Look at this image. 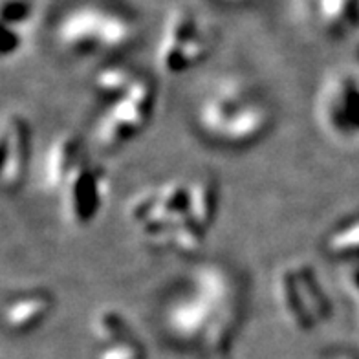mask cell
I'll return each instance as SVG.
<instances>
[{
    "label": "cell",
    "instance_id": "5",
    "mask_svg": "<svg viewBox=\"0 0 359 359\" xmlns=\"http://www.w3.org/2000/svg\"><path fill=\"white\" fill-rule=\"evenodd\" d=\"M156 107V85L142 76L116 100L109 101L95 121L94 137L104 149L130 142L149 125Z\"/></svg>",
    "mask_w": 359,
    "mask_h": 359
},
{
    "label": "cell",
    "instance_id": "15",
    "mask_svg": "<svg viewBox=\"0 0 359 359\" xmlns=\"http://www.w3.org/2000/svg\"><path fill=\"white\" fill-rule=\"evenodd\" d=\"M137 77L140 74L134 72L133 68L123 67V65H109V67H103L95 72V76L92 77V88L101 100L109 103L125 94Z\"/></svg>",
    "mask_w": 359,
    "mask_h": 359
},
{
    "label": "cell",
    "instance_id": "9",
    "mask_svg": "<svg viewBox=\"0 0 359 359\" xmlns=\"http://www.w3.org/2000/svg\"><path fill=\"white\" fill-rule=\"evenodd\" d=\"M85 161L81 137L74 133H61L48 143L41 163V185L50 194H59L72 172Z\"/></svg>",
    "mask_w": 359,
    "mask_h": 359
},
{
    "label": "cell",
    "instance_id": "4",
    "mask_svg": "<svg viewBox=\"0 0 359 359\" xmlns=\"http://www.w3.org/2000/svg\"><path fill=\"white\" fill-rule=\"evenodd\" d=\"M211 32L198 11L178 6L167 13L154 52L156 67L163 76H184L208 59Z\"/></svg>",
    "mask_w": 359,
    "mask_h": 359
},
{
    "label": "cell",
    "instance_id": "18",
    "mask_svg": "<svg viewBox=\"0 0 359 359\" xmlns=\"http://www.w3.org/2000/svg\"><path fill=\"white\" fill-rule=\"evenodd\" d=\"M2 29H15L28 34L34 28L35 4L32 0H4L0 8Z\"/></svg>",
    "mask_w": 359,
    "mask_h": 359
},
{
    "label": "cell",
    "instance_id": "23",
    "mask_svg": "<svg viewBox=\"0 0 359 359\" xmlns=\"http://www.w3.org/2000/svg\"><path fill=\"white\" fill-rule=\"evenodd\" d=\"M354 59H355V61L359 62V46L355 48V52H354Z\"/></svg>",
    "mask_w": 359,
    "mask_h": 359
},
{
    "label": "cell",
    "instance_id": "21",
    "mask_svg": "<svg viewBox=\"0 0 359 359\" xmlns=\"http://www.w3.org/2000/svg\"><path fill=\"white\" fill-rule=\"evenodd\" d=\"M222 4H242V2H248V0H218Z\"/></svg>",
    "mask_w": 359,
    "mask_h": 359
},
{
    "label": "cell",
    "instance_id": "13",
    "mask_svg": "<svg viewBox=\"0 0 359 359\" xmlns=\"http://www.w3.org/2000/svg\"><path fill=\"white\" fill-rule=\"evenodd\" d=\"M293 264L297 269L299 283H301L308 312L312 316L316 326H321L332 316L330 295H328L325 284H323L321 275H319L317 268L310 260H293Z\"/></svg>",
    "mask_w": 359,
    "mask_h": 359
},
{
    "label": "cell",
    "instance_id": "1",
    "mask_svg": "<svg viewBox=\"0 0 359 359\" xmlns=\"http://www.w3.org/2000/svg\"><path fill=\"white\" fill-rule=\"evenodd\" d=\"M241 319V280L218 260L191 266L161 303L165 336L180 346L198 348L205 358L229 354Z\"/></svg>",
    "mask_w": 359,
    "mask_h": 359
},
{
    "label": "cell",
    "instance_id": "10",
    "mask_svg": "<svg viewBox=\"0 0 359 359\" xmlns=\"http://www.w3.org/2000/svg\"><path fill=\"white\" fill-rule=\"evenodd\" d=\"M271 293L283 321L295 332H312L317 326L308 312L297 269L293 260L275 269L271 279Z\"/></svg>",
    "mask_w": 359,
    "mask_h": 359
},
{
    "label": "cell",
    "instance_id": "8",
    "mask_svg": "<svg viewBox=\"0 0 359 359\" xmlns=\"http://www.w3.org/2000/svg\"><path fill=\"white\" fill-rule=\"evenodd\" d=\"M32 130L28 121L17 112L8 114L2 123V187L17 191L26 178Z\"/></svg>",
    "mask_w": 359,
    "mask_h": 359
},
{
    "label": "cell",
    "instance_id": "16",
    "mask_svg": "<svg viewBox=\"0 0 359 359\" xmlns=\"http://www.w3.org/2000/svg\"><path fill=\"white\" fill-rule=\"evenodd\" d=\"M90 332H92L97 345L123 339V337L134 334L130 325H128L127 316L121 310L112 306H101L100 310H95L92 319H90Z\"/></svg>",
    "mask_w": 359,
    "mask_h": 359
},
{
    "label": "cell",
    "instance_id": "17",
    "mask_svg": "<svg viewBox=\"0 0 359 359\" xmlns=\"http://www.w3.org/2000/svg\"><path fill=\"white\" fill-rule=\"evenodd\" d=\"M323 248L330 257H350L359 253V218H350L332 227L325 236Z\"/></svg>",
    "mask_w": 359,
    "mask_h": 359
},
{
    "label": "cell",
    "instance_id": "11",
    "mask_svg": "<svg viewBox=\"0 0 359 359\" xmlns=\"http://www.w3.org/2000/svg\"><path fill=\"white\" fill-rule=\"evenodd\" d=\"M55 299L50 290L32 288L15 293L2 308L4 328L15 336H22L43 325L52 316Z\"/></svg>",
    "mask_w": 359,
    "mask_h": 359
},
{
    "label": "cell",
    "instance_id": "6",
    "mask_svg": "<svg viewBox=\"0 0 359 359\" xmlns=\"http://www.w3.org/2000/svg\"><path fill=\"white\" fill-rule=\"evenodd\" d=\"M316 119L330 142L352 145L359 142V79L334 72L321 81L316 94Z\"/></svg>",
    "mask_w": 359,
    "mask_h": 359
},
{
    "label": "cell",
    "instance_id": "14",
    "mask_svg": "<svg viewBox=\"0 0 359 359\" xmlns=\"http://www.w3.org/2000/svg\"><path fill=\"white\" fill-rule=\"evenodd\" d=\"M191 217L203 229H211L218 213V189L213 178L209 176H191Z\"/></svg>",
    "mask_w": 359,
    "mask_h": 359
},
{
    "label": "cell",
    "instance_id": "20",
    "mask_svg": "<svg viewBox=\"0 0 359 359\" xmlns=\"http://www.w3.org/2000/svg\"><path fill=\"white\" fill-rule=\"evenodd\" d=\"M326 359H358L354 354H350V352H334L332 355H328Z\"/></svg>",
    "mask_w": 359,
    "mask_h": 359
},
{
    "label": "cell",
    "instance_id": "3",
    "mask_svg": "<svg viewBox=\"0 0 359 359\" xmlns=\"http://www.w3.org/2000/svg\"><path fill=\"white\" fill-rule=\"evenodd\" d=\"M133 15L103 2H77L57 17L53 43L62 52L76 55L118 53L133 46L137 37Z\"/></svg>",
    "mask_w": 359,
    "mask_h": 359
},
{
    "label": "cell",
    "instance_id": "2",
    "mask_svg": "<svg viewBox=\"0 0 359 359\" xmlns=\"http://www.w3.org/2000/svg\"><path fill=\"white\" fill-rule=\"evenodd\" d=\"M275 110L264 95L238 79L215 83L194 104L193 123L208 142L226 149H248L264 140Z\"/></svg>",
    "mask_w": 359,
    "mask_h": 359
},
{
    "label": "cell",
    "instance_id": "12",
    "mask_svg": "<svg viewBox=\"0 0 359 359\" xmlns=\"http://www.w3.org/2000/svg\"><path fill=\"white\" fill-rule=\"evenodd\" d=\"M313 22L332 35H341L359 24V0H304Z\"/></svg>",
    "mask_w": 359,
    "mask_h": 359
},
{
    "label": "cell",
    "instance_id": "7",
    "mask_svg": "<svg viewBox=\"0 0 359 359\" xmlns=\"http://www.w3.org/2000/svg\"><path fill=\"white\" fill-rule=\"evenodd\" d=\"M110 193L109 175L104 169L85 160L72 172L67 184L59 191L62 217L74 227L94 224L103 213Z\"/></svg>",
    "mask_w": 359,
    "mask_h": 359
},
{
    "label": "cell",
    "instance_id": "22",
    "mask_svg": "<svg viewBox=\"0 0 359 359\" xmlns=\"http://www.w3.org/2000/svg\"><path fill=\"white\" fill-rule=\"evenodd\" d=\"M208 359H231L229 354H222V355H213V358H208Z\"/></svg>",
    "mask_w": 359,
    "mask_h": 359
},
{
    "label": "cell",
    "instance_id": "19",
    "mask_svg": "<svg viewBox=\"0 0 359 359\" xmlns=\"http://www.w3.org/2000/svg\"><path fill=\"white\" fill-rule=\"evenodd\" d=\"M94 359H147L145 348L136 336L123 339L100 343L94 352Z\"/></svg>",
    "mask_w": 359,
    "mask_h": 359
}]
</instances>
